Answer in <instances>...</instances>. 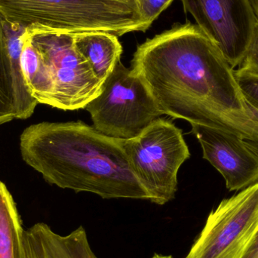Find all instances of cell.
<instances>
[{"label":"cell","mask_w":258,"mask_h":258,"mask_svg":"<svg viewBox=\"0 0 258 258\" xmlns=\"http://www.w3.org/2000/svg\"><path fill=\"white\" fill-rule=\"evenodd\" d=\"M250 109H251V111H252L253 114L254 115V117H255V119H257L258 121V111L257 110H256L255 109L253 108V107H251V106H249Z\"/></svg>","instance_id":"cb8c5ba5"},{"label":"cell","mask_w":258,"mask_h":258,"mask_svg":"<svg viewBox=\"0 0 258 258\" xmlns=\"http://www.w3.org/2000/svg\"><path fill=\"white\" fill-rule=\"evenodd\" d=\"M174 0H138V15L146 30H148L159 15Z\"/></svg>","instance_id":"e0dca14e"},{"label":"cell","mask_w":258,"mask_h":258,"mask_svg":"<svg viewBox=\"0 0 258 258\" xmlns=\"http://www.w3.org/2000/svg\"><path fill=\"white\" fill-rule=\"evenodd\" d=\"M152 258H173L171 255H161V254H155Z\"/></svg>","instance_id":"603a6c76"},{"label":"cell","mask_w":258,"mask_h":258,"mask_svg":"<svg viewBox=\"0 0 258 258\" xmlns=\"http://www.w3.org/2000/svg\"><path fill=\"white\" fill-rule=\"evenodd\" d=\"M234 74L236 77H258V23L242 61L237 69H234Z\"/></svg>","instance_id":"2e32d148"},{"label":"cell","mask_w":258,"mask_h":258,"mask_svg":"<svg viewBox=\"0 0 258 258\" xmlns=\"http://www.w3.org/2000/svg\"><path fill=\"white\" fill-rule=\"evenodd\" d=\"M25 230L12 194L0 180V258H25Z\"/></svg>","instance_id":"4fadbf2b"},{"label":"cell","mask_w":258,"mask_h":258,"mask_svg":"<svg viewBox=\"0 0 258 258\" xmlns=\"http://www.w3.org/2000/svg\"><path fill=\"white\" fill-rule=\"evenodd\" d=\"M258 232V182L222 200L185 258H240Z\"/></svg>","instance_id":"52a82bcc"},{"label":"cell","mask_w":258,"mask_h":258,"mask_svg":"<svg viewBox=\"0 0 258 258\" xmlns=\"http://www.w3.org/2000/svg\"><path fill=\"white\" fill-rule=\"evenodd\" d=\"M85 109L94 128L123 140L138 136L163 115L142 81L121 61L104 80L101 94Z\"/></svg>","instance_id":"5b68a950"},{"label":"cell","mask_w":258,"mask_h":258,"mask_svg":"<svg viewBox=\"0 0 258 258\" xmlns=\"http://www.w3.org/2000/svg\"><path fill=\"white\" fill-rule=\"evenodd\" d=\"M245 145L251 150L253 153H255L258 156V142H253V141H244Z\"/></svg>","instance_id":"44dd1931"},{"label":"cell","mask_w":258,"mask_h":258,"mask_svg":"<svg viewBox=\"0 0 258 258\" xmlns=\"http://www.w3.org/2000/svg\"><path fill=\"white\" fill-rule=\"evenodd\" d=\"M240 258H258V232Z\"/></svg>","instance_id":"d6986e66"},{"label":"cell","mask_w":258,"mask_h":258,"mask_svg":"<svg viewBox=\"0 0 258 258\" xmlns=\"http://www.w3.org/2000/svg\"><path fill=\"white\" fill-rule=\"evenodd\" d=\"M130 69L162 114L258 142V121L234 69L197 24H174L147 39Z\"/></svg>","instance_id":"6da1fadb"},{"label":"cell","mask_w":258,"mask_h":258,"mask_svg":"<svg viewBox=\"0 0 258 258\" xmlns=\"http://www.w3.org/2000/svg\"><path fill=\"white\" fill-rule=\"evenodd\" d=\"M74 45L88 60L98 80L104 83L120 61L122 47L118 36L103 31L76 33Z\"/></svg>","instance_id":"7c38bea8"},{"label":"cell","mask_w":258,"mask_h":258,"mask_svg":"<svg viewBox=\"0 0 258 258\" xmlns=\"http://www.w3.org/2000/svg\"><path fill=\"white\" fill-rule=\"evenodd\" d=\"M185 13L222 51L235 69L242 61L258 23L250 0H180Z\"/></svg>","instance_id":"ba28073f"},{"label":"cell","mask_w":258,"mask_h":258,"mask_svg":"<svg viewBox=\"0 0 258 258\" xmlns=\"http://www.w3.org/2000/svg\"><path fill=\"white\" fill-rule=\"evenodd\" d=\"M250 1H251L253 9H254V12L258 18V0H250Z\"/></svg>","instance_id":"7402d4cb"},{"label":"cell","mask_w":258,"mask_h":258,"mask_svg":"<svg viewBox=\"0 0 258 258\" xmlns=\"http://www.w3.org/2000/svg\"><path fill=\"white\" fill-rule=\"evenodd\" d=\"M24 248L25 258H98L83 226L61 236L45 223H37L25 230Z\"/></svg>","instance_id":"30bf717a"},{"label":"cell","mask_w":258,"mask_h":258,"mask_svg":"<svg viewBox=\"0 0 258 258\" xmlns=\"http://www.w3.org/2000/svg\"><path fill=\"white\" fill-rule=\"evenodd\" d=\"M27 28L9 21H3V45L10 65L13 86L15 119H26L32 116L38 102L30 95L21 67L24 36Z\"/></svg>","instance_id":"8fae6325"},{"label":"cell","mask_w":258,"mask_h":258,"mask_svg":"<svg viewBox=\"0 0 258 258\" xmlns=\"http://www.w3.org/2000/svg\"><path fill=\"white\" fill-rule=\"evenodd\" d=\"M21 67L30 95L38 103L51 106L54 92L52 80L27 30L24 36Z\"/></svg>","instance_id":"5bb4252c"},{"label":"cell","mask_w":258,"mask_h":258,"mask_svg":"<svg viewBox=\"0 0 258 258\" xmlns=\"http://www.w3.org/2000/svg\"><path fill=\"white\" fill-rule=\"evenodd\" d=\"M0 16L26 28L55 33L145 32L132 8L113 0H0Z\"/></svg>","instance_id":"3957f363"},{"label":"cell","mask_w":258,"mask_h":258,"mask_svg":"<svg viewBox=\"0 0 258 258\" xmlns=\"http://www.w3.org/2000/svg\"><path fill=\"white\" fill-rule=\"evenodd\" d=\"M20 147L27 165L62 189L103 199L150 200L130 169L122 139L82 121L30 125L21 134Z\"/></svg>","instance_id":"7a4b0ae2"},{"label":"cell","mask_w":258,"mask_h":258,"mask_svg":"<svg viewBox=\"0 0 258 258\" xmlns=\"http://www.w3.org/2000/svg\"><path fill=\"white\" fill-rule=\"evenodd\" d=\"M236 78L248 105L258 111V77L239 76Z\"/></svg>","instance_id":"ac0fdd59"},{"label":"cell","mask_w":258,"mask_h":258,"mask_svg":"<svg viewBox=\"0 0 258 258\" xmlns=\"http://www.w3.org/2000/svg\"><path fill=\"white\" fill-rule=\"evenodd\" d=\"M201 144L203 158L224 177L230 191L242 190L258 182V156L236 135L191 124Z\"/></svg>","instance_id":"9c48e42d"},{"label":"cell","mask_w":258,"mask_h":258,"mask_svg":"<svg viewBox=\"0 0 258 258\" xmlns=\"http://www.w3.org/2000/svg\"><path fill=\"white\" fill-rule=\"evenodd\" d=\"M130 169L150 197L165 205L175 197L177 174L190 157L183 133L171 121L158 118L138 136L122 139Z\"/></svg>","instance_id":"277c9868"},{"label":"cell","mask_w":258,"mask_h":258,"mask_svg":"<svg viewBox=\"0 0 258 258\" xmlns=\"http://www.w3.org/2000/svg\"><path fill=\"white\" fill-rule=\"evenodd\" d=\"M3 21L0 16V125L15 119L12 74L3 45Z\"/></svg>","instance_id":"9a60e30c"},{"label":"cell","mask_w":258,"mask_h":258,"mask_svg":"<svg viewBox=\"0 0 258 258\" xmlns=\"http://www.w3.org/2000/svg\"><path fill=\"white\" fill-rule=\"evenodd\" d=\"M27 30L52 80L51 107L63 110L85 109L101 94L103 83L76 48L74 34Z\"/></svg>","instance_id":"8992f818"},{"label":"cell","mask_w":258,"mask_h":258,"mask_svg":"<svg viewBox=\"0 0 258 258\" xmlns=\"http://www.w3.org/2000/svg\"><path fill=\"white\" fill-rule=\"evenodd\" d=\"M113 1L118 2V3H122V4L126 5V6L134 9L136 12L137 15H138V0H113Z\"/></svg>","instance_id":"ffe728a7"}]
</instances>
